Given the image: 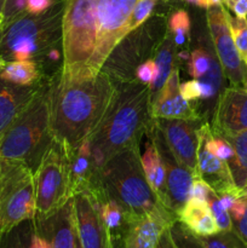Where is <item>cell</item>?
Returning <instances> with one entry per match:
<instances>
[{
  "mask_svg": "<svg viewBox=\"0 0 247 248\" xmlns=\"http://www.w3.org/2000/svg\"><path fill=\"white\" fill-rule=\"evenodd\" d=\"M116 86L102 69L77 81L58 80L51 87L50 130L53 140L73 154L92 137L114 101Z\"/></svg>",
  "mask_w": 247,
  "mask_h": 248,
  "instance_id": "6da1fadb",
  "label": "cell"
},
{
  "mask_svg": "<svg viewBox=\"0 0 247 248\" xmlns=\"http://www.w3.org/2000/svg\"><path fill=\"white\" fill-rule=\"evenodd\" d=\"M150 89L142 82H133L116 89L106 118L90 138L97 171L114 155L137 144L138 138L150 124Z\"/></svg>",
  "mask_w": 247,
  "mask_h": 248,
  "instance_id": "7a4b0ae2",
  "label": "cell"
},
{
  "mask_svg": "<svg viewBox=\"0 0 247 248\" xmlns=\"http://www.w3.org/2000/svg\"><path fill=\"white\" fill-rule=\"evenodd\" d=\"M97 174L103 193L119 203L127 222L164 205L147 182L137 144L114 155Z\"/></svg>",
  "mask_w": 247,
  "mask_h": 248,
  "instance_id": "3957f363",
  "label": "cell"
},
{
  "mask_svg": "<svg viewBox=\"0 0 247 248\" xmlns=\"http://www.w3.org/2000/svg\"><path fill=\"white\" fill-rule=\"evenodd\" d=\"M51 89H38L27 108L0 140V160L22 162L35 171L53 138L50 130Z\"/></svg>",
  "mask_w": 247,
  "mask_h": 248,
  "instance_id": "277c9868",
  "label": "cell"
},
{
  "mask_svg": "<svg viewBox=\"0 0 247 248\" xmlns=\"http://www.w3.org/2000/svg\"><path fill=\"white\" fill-rule=\"evenodd\" d=\"M63 11L31 15L23 12L0 31V68L14 61H35L47 55L62 38ZM36 62V61H35Z\"/></svg>",
  "mask_w": 247,
  "mask_h": 248,
  "instance_id": "5b68a950",
  "label": "cell"
},
{
  "mask_svg": "<svg viewBox=\"0 0 247 248\" xmlns=\"http://www.w3.org/2000/svg\"><path fill=\"white\" fill-rule=\"evenodd\" d=\"M98 0H67L62 16L63 68L61 80L77 81L86 77L94 51Z\"/></svg>",
  "mask_w": 247,
  "mask_h": 248,
  "instance_id": "8992f818",
  "label": "cell"
},
{
  "mask_svg": "<svg viewBox=\"0 0 247 248\" xmlns=\"http://www.w3.org/2000/svg\"><path fill=\"white\" fill-rule=\"evenodd\" d=\"M35 216L34 172L22 162L0 160V235Z\"/></svg>",
  "mask_w": 247,
  "mask_h": 248,
  "instance_id": "52a82bcc",
  "label": "cell"
},
{
  "mask_svg": "<svg viewBox=\"0 0 247 248\" xmlns=\"http://www.w3.org/2000/svg\"><path fill=\"white\" fill-rule=\"evenodd\" d=\"M34 183L39 220L50 217L73 199L69 156L55 140L34 171Z\"/></svg>",
  "mask_w": 247,
  "mask_h": 248,
  "instance_id": "ba28073f",
  "label": "cell"
},
{
  "mask_svg": "<svg viewBox=\"0 0 247 248\" xmlns=\"http://www.w3.org/2000/svg\"><path fill=\"white\" fill-rule=\"evenodd\" d=\"M138 0H98L97 31L93 55L87 65L86 77H96L116 46L128 35L131 14Z\"/></svg>",
  "mask_w": 247,
  "mask_h": 248,
  "instance_id": "9c48e42d",
  "label": "cell"
},
{
  "mask_svg": "<svg viewBox=\"0 0 247 248\" xmlns=\"http://www.w3.org/2000/svg\"><path fill=\"white\" fill-rule=\"evenodd\" d=\"M228 11L222 5L207 9V26L223 74L232 86H245L246 64L241 60L230 33Z\"/></svg>",
  "mask_w": 247,
  "mask_h": 248,
  "instance_id": "30bf717a",
  "label": "cell"
},
{
  "mask_svg": "<svg viewBox=\"0 0 247 248\" xmlns=\"http://www.w3.org/2000/svg\"><path fill=\"white\" fill-rule=\"evenodd\" d=\"M99 203L92 190L74 196L77 239L81 248H114L110 229L102 219Z\"/></svg>",
  "mask_w": 247,
  "mask_h": 248,
  "instance_id": "8fae6325",
  "label": "cell"
},
{
  "mask_svg": "<svg viewBox=\"0 0 247 248\" xmlns=\"http://www.w3.org/2000/svg\"><path fill=\"white\" fill-rule=\"evenodd\" d=\"M154 130H152L153 137L156 142L161 159L166 169V200L165 207L177 213L183 208V206L190 199V190L193 186L194 173L182 164H179L167 147L166 142L162 138L161 133L153 124Z\"/></svg>",
  "mask_w": 247,
  "mask_h": 248,
  "instance_id": "7c38bea8",
  "label": "cell"
},
{
  "mask_svg": "<svg viewBox=\"0 0 247 248\" xmlns=\"http://www.w3.org/2000/svg\"><path fill=\"white\" fill-rule=\"evenodd\" d=\"M153 124L160 131L177 161L195 174L199 140L198 128L194 127V121L181 119H154Z\"/></svg>",
  "mask_w": 247,
  "mask_h": 248,
  "instance_id": "4fadbf2b",
  "label": "cell"
},
{
  "mask_svg": "<svg viewBox=\"0 0 247 248\" xmlns=\"http://www.w3.org/2000/svg\"><path fill=\"white\" fill-rule=\"evenodd\" d=\"M247 130V87L230 86L222 91L213 118V132L229 137Z\"/></svg>",
  "mask_w": 247,
  "mask_h": 248,
  "instance_id": "5bb4252c",
  "label": "cell"
},
{
  "mask_svg": "<svg viewBox=\"0 0 247 248\" xmlns=\"http://www.w3.org/2000/svg\"><path fill=\"white\" fill-rule=\"evenodd\" d=\"M177 220L173 212L161 205L152 212L128 220L125 248H156L162 232Z\"/></svg>",
  "mask_w": 247,
  "mask_h": 248,
  "instance_id": "9a60e30c",
  "label": "cell"
},
{
  "mask_svg": "<svg viewBox=\"0 0 247 248\" xmlns=\"http://www.w3.org/2000/svg\"><path fill=\"white\" fill-rule=\"evenodd\" d=\"M179 85V72L174 68L162 89L152 99L150 115L153 119H181L188 121L200 119L195 108L182 97Z\"/></svg>",
  "mask_w": 247,
  "mask_h": 248,
  "instance_id": "2e32d148",
  "label": "cell"
},
{
  "mask_svg": "<svg viewBox=\"0 0 247 248\" xmlns=\"http://www.w3.org/2000/svg\"><path fill=\"white\" fill-rule=\"evenodd\" d=\"M198 164H196V173L200 176L211 188L219 194L230 193L240 195V189L235 186L230 172L229 165L227 161L218 159L206 147L205 140L198 128Z\"/></svg>",
  "mask_w": 247,
  "mask_h": 248,
  "instance_id": "e0dca14e",
  "label": "cell"
},
{
  "mask_svg": "<svg viewBox=\"0 0 247 248\" xmlns=\"http://www.w3.org/2000/svg\"><path fill=\"white\" fill-rule=\"evenodd\" d=\"M51 248H77V232L75 219L74 198L56 211L50 217L41 219Z\"/></svg>",
  "mask_w": 247,
  "mask_h": 248,
  "instance_id": "ac0fdd59",
  "label": "cell"
},
{
  "mask_svg": "<svg viewBox=\"0 0 247 248\" xmlns=\"http://www.w3.org/2000/svg\"><path fill=\"white\" fill-rule=\"evenodd\" d=\"M35 86H18L0 79V140L36 93Z\"/></svg>",
  "mask_w": 247,
  "mask_h": 248,
  "instance_id": "d6986e66",
  "label": "cell"
},
{
  "mask_svg": "<svg viewBox=\"0 0 247 248\" xmlns=\"http://www.w3.org/2000/svg\"><path fill=\"white\" fill-rule=\"evenodd\" d=\"M70 160V184L74 198L77 194L91 190V181L98 171L94 166L90 140H86L73 154L68 155Z\"/></svg>",
  "mask_w": 247,
  "mask_h": 248,
  "instance_id": "ffe728a7",
  "label": "cell"
},
{
  "mask_svg": "<svg viewBox=\"0 0 247 248\" xmlns=\"http://www.w3.org/2000/svg\"><path fill=\"white\" fill-rule=\"evenodd\" d=\"M177 220L200 237L211 236L220 232L207 202L196 199H189L177 213Z\"/></svg>",
  "mask_w": 247,
  "mask_h": 248,
  "instance_id": "44dd1931",
  "label": "cell"
},
{
  "mask_svg": "<svg viewBox=\"0 0 247 248\" xmlns=\"http://www.w3.org/2000/svg\"><path fill=\"white\" fill-rule=\"evenodd\" d=\"M140 164L147 182L157 198L165 205L166 200V169L161 159L156 142L153 135H149L144 143V152L140 155Z\"/></svg>",
  "mask_w": 247,
  "mask_h": 248,
  "instance_id": "7402d4cb",
  "label": "cell"
},
{
  "mask_svg": "<svg viewBox=\"0 0 247 248\" xmlns=\"http://www.w3.org/2000/svg\"><path fill=\"white\" fill-rule=\"evenodd\" d=\"M40 78L35 61H14L0 68V79L18 86H34Z\"/></svg>",
  "mask_w": 247,
  "mask_h": 248,
  "instance_id": "603a6c76",
  "label": "cell"
},
{
  "mask_svg": "<svg viewBox=\"0 0 247 248\" xmlns=\"http://www.w3.org/2000/svg\"><path fill=\"white\" fill-rule=\"evenodd\" d=\"M225 138L234 149V155L228 165L235 186L241 190L247 182V130Z\"/></svg>",
  "mask_w": 247,
  "mask_h": 248,
  "instance_id": "cb8c5ba5",
  "label": "cell"
},
{
  "mask_svg": "<svg viewBox=\"0 0 247 248\" xmlns=\"http://www.w3.org/2000/svg\"><path fill=\"white\" fill-rule=\"evenodd\" d=\"M174 56H176V44H174L173 39L169 33L165 35V39L162 40L161 45L159 46L156 56H155V64L157 67V75L155 79L154 84H153L152 89H150V93H152V99L156 96L157 92L162 89V86L166 82L167 78L170 77L173 68Z\"/></svg>",
  "mask_w": 247,
  "mask_h": 248,
  "instance_id": "d4e9b609",
  "label": "cell"
},
{
  "mask_svg": "<svg viewBox=\"0 0 247 248\" xmlns=\"http://www.w3.org/2000/svg\"><path fill=\"white\" fill-rule=\"evenodd\" d=\"M190 17L185 10H177L171 15L169 19V31L172 36L176 46H182L185 44L190 33Z\"/></svg>",
  "mask_w": 247,
  "mask_h": 248,
  "instance_id": "484cf974",
  "label": "cell"
},
{
  "mask_svg": "<svg viewBox=\"0 0 247 248\" xmlns=\"http://www.w3.org/2000/svg\"><path fill=\"white\" fill-rule=\"evenodd\" d=\"M170 232L178 248H206L200 237L194 234L179 220H174L170 227Z\"/></svg>",
  "mask_w": 247,
  "mask_h": 248,
  "instance_id": "4316f807",
  "label": "cell"
},
{
  "mask_svg": "<svg viewBox=\"0 0 247 248\" xmlns=\"http://www.w3.org/2000/svg\"><path fill=\"white\" fill-rule=\"evenodd\" d=\"M228 22H229L230 33H232V40L236 46L241 60L246 63L247 61V19L237 18L232 16L228 12Z\"/></svg>",
  "mask_w": 247,
  "mask_h": 248,
  "instance_id": "83f0119b",
  "label": "cell"
},
{
  "mask_svg": "<svg viewBox=\"0 0 247 248\" xmlns=\"http://www.w3.org/2000/svg\"><path fill=\"white\" fill-rule=\"evenodd\" d=\"M200 237V236H199ZM206 248H247L234 232H219L211 236L200 237Z\"/></svg>",
  "mask_w": 247,
  "mask_h": 248,
  "instance_id": "f1b7e54d",
  "label": "cell"
},
{
  "mask_svg": "<svg viewBox=\"0 0 247 248\" xmlns=\"http://www.w3.org/2000/svg\"><path fill=\"white\" fill-rule=\"evenodd\" d=\"M207 205L210 207L211 213L215 217L216 222H217L218 228H219L220 232H232V220L230 217L229 212L225 210L222 206L219 200V196L216 193L215 190H212L210 193L207 198Z\"/></svg>",
  "mask_w": 247,
  "mask_h": 248,
  "instance_id": "f546056e",
  "label": "cell"
},
{
  "mask_svg": "<svg viewBox=\"0 0 247 248\" xmlns=\"http://www.w3.org/2000/svg\"><path fill=\"white\" fill-rule=\"evenodd\" d=\"M213 57L203 48H195L189 57V74L195 79L202 78L212 64Z\"/></svg>",
  "mask_w": 247,
  "mask_h": 248,
  "instance_id": "4dcf8cb0",
  "label": "cell"
},
{
  "mask_svg": "<svg viewBox=\"0 0 247 248\" xmlns=\"http://www.w3.org/2000/svg\"><path fill=\"white\" fill-rule=\"evenodd\" d=\"M157 0H138L131 14L130 22H128L127 33H132L133 31L142 26L150 17Z\"/></svg>",
  "mask_w": 247,
  "mask_h": 248,
  "instance_id": "1f68e13d",
  "label": "cell"
},
{
  "mask_svg": "<svg viewBox=\"0 0 247 248\" xmlns=\"http://www.w3.org/2000/svg\"><path fill=\"white\" fill-rule=\"evenodd\" d=\"M99 211H101L102 219L110 230L120 227L123 219H125V213L123 208L111 199H107V201L99 203Z\"/></svg>",
  "mask_w": 247,
  "mask_h": 248,
  "instance_id": "d6a6232c",
  "label": "cell"
},
{
  "mask_svg": "<svg viewBox=\"0 0 247 248\" xmlns=\"http://www.w3.org/2000/svg\"><path fill=\"white\" fill-rule=\"evenodd\" d=\"M136 78L139 82L143 85L149 86L152 89L153 84H154L155 79L157 75V67L155 64L154 60H147L143 63H140L137 68H136Z\"/></svg>",
  "mask_w": 247,
  "mask_h": 248,
  "instance_id": "836d02e7",
  "label": "cell"
},
{
  "mask_svg": "<svg viewBox=\"0 0 247 248\" xmlns=\"http://www.w3.org/2000/svg\"><path fill=\"white\" fill-rule=\"evenodd\" d=\"M26 4L27 0H5L1 10L2 16H4V24L9 23L17 16L26 12Z\"/></svg>",
  "mask_w": 247,
  "mask_h": 248,
  "instance_id": "e575fe53",
  "label": "cell"
},
{
  "mask_svg": "<svg viewBox=\"0 0 247 248\" xmlns=\"http://www.w3.org/2000/svg\"><path fill=\"white\" fill-rule=\"evenodd\" d=\"M212 190L213 189L211 188L210 184L206 183V182L203 181L200 176H198V174H194L193 186H191V190H190V198L191 199H196V200L205 201V202H207V198Z\"/></svg>",
  "mask_w": 247,
  "mask_h": 248,
  "instance_id": "d590c367",
  "label": "cell"
},
{
  "mask_svg": "<svg viewBox=\"0 0 247 248\" xmlns=\"http://www.w3.org/2000/svg\"><path fill=\"white\" fill-rule=\"evenodd\" d=\"M14 230L12 229L7 234H2L6 239L0 240V248H28L31 239L27 241V236H22L21 232H15Z\"/></svg>",
  "mask_w": 247,
  "mask_h": 248,
  "instance_id": "8d00e7d4",
  "label": "cell"
},
{
  "mask_svg": "<svg viewBox=\"0 0 247 248\" xmlns=\"http://www.w3.org/2000/svg\"><path fill=\"white\" fill-rule=\"evenodd\" d=\"M179 90H181L182 97L185 101L190 102L201 98V87L198 79L183 82L182 85H179Z\"/></svg>",
  "mask_w": 247,
  "mask_h": 248,
  "instance_id": "74e56055",
  "label": "cell"
},
{
  "mask_svg": "<svg viewBox=\"0 0 247 248\" xmlns=\"http://www.w3.org/2000/svg\"><path fill=\"white\" fill-rule=\"evenodd\" d=\"M246 196V207L244 213L232 222V232L239 236V239L247 246V195Z\"/></svg>",
  "mask_w": 247,
  "mask_h": 248,
  "instance_id": "f35d334b",
  "label": "cell"
},
{
  "mask_svg": "<svg viewBox=\"0 0 247 248\" xmlns=\"http://www.w3.org/2000/svg\"><path fill=\"white\" fill-rule=\"evenodd\" d=\"M53 4V0H27L26 12L31 15H43Z\"/></svg>",
  "mask_w": 247,
  "mask_h": 248,
  "instance_id": "ab89813d",
  "label": "cell"
},
{
  "mask_svg": "<svg viewBox=\"0 0 247 248\" xmlns=\"http://www.w3.org/2000/svg\"><path fill=\"white\" fill-rule=\"evenodd\" d=\"M223 4L237 18H247V0H223Z\"/></svg>",
  "mask_w": 247,
  "mask_h": 248,
  "instance_id": "60d3db41",
  "label": "cell"
},
{
  "mask_svg": "<svg viewBox=\"0 0 247 248\" xmlns=\"http://www.w3.org/2000/svg\"><path fill=\"white\" fill-rule=\"evenodd\" d=\"M28 248H51V245L45 237L41 236L38 232H34L31 237Z\"/></svg>",
  "mask_w": 247,
  "mask_h": 248,
  "instance_id": "b9f144b4",
  "label": "cell"
},
{
  "mask_svg": "<svg viewBox=\"0 0 247 248\" xmlns=\"http://www.w3.org/2000/svg\"><path fill=\"white\" fill-rule=\"evenodd\" d=\"M156 248H178L174 244L173 239L171 236V232H170V228H167L162 235L160 236L159 242H157Z\"/></svg>",
  "mask_w": 247,
  "mask_h": 248,
  "instance_id": "7bdbcfd3",
  "label": "cell"
},
{
  "mask_svg": "<svg viewBox=\"0 0 247 248\" xmlns=\"http://www.w3.org/2000/svg\"><path fill=\"white\" fill-rule=\"evenodd\" d=\"M46 57H47L48 60H51V61H58V60H60V52L56 50V47H53V48H51L50 51H48L47 55H46Z\"/></svg>",
  "mask_w": 247,
  "mask_h": 248,
  "instance_id": "ee69618b",
  "label": "cell"
},
{
  "mask_svg": "<svg viewBox=\"0 0 247 248\" xmlns=\"http://www.w3.org/2000/svg\"><path fill=\"white\" fill-rule=\"evenodd\" d=\"M207 4H208V9L212 6H218V5H222L223 4V0H207Z\"/></svg>",
  "mask_w": 247,
  "mask_h": 248,
  "instance_id": "f6af8a7d",
  "label": "cell"
},
{
  "mask_svg": "<svg viewBox=\"0 0 247 248\" xmlns=\"http://www.w3.org/2000/svg\"><path fill=\"white\" fill-rule=\"evenodd\" d=\"M240 195H247V182H246V184L244 186V188L240 190Z\"/></svg>",
  "mask_w": 247,
  "mask_h": 248,
  "instance_id": "bcb514c9",
  "label": "cell"
},
{
  "mask_svg": "<svg viewBox=\"0 0 247 248\" xmlns=\"http://www.w3.org/2000/svg\"><path fill=\"white\" fill-rule=\"evenodd\" d=\"M179 57L184 58V60H189L190 55H188V53H186V52H181V53H179Z\"/></svg>",
  "mask_w": 247,
  "mask_h": 248,
  "instance_id": "7dc6e473",
  "label": "cell"
},
{
  "mask_svg": "<svg viewBox=\"0 0 247 248\" xmlns=\"http://www.w3.org/2000/svg\"><path fill=\"white\" fill-rule=\"evenodd\" d=\"M2 24H4V16H2V12L0 11V31L2 29Z\"/></svg>",
  "mask_w": 247,
  "mask_h": 248,
  "instance_id": "c3c4849f",
  "label": "cell"
},
{
  "mask_svg": "<svg viewBox=\"0 0 247 248\" xmlns=\"http://www.w3.org/2000/svg\"><path fill=\"white\" fill-rule=\"evenodd\" d=\"M186 2H189V4H194V5H196V6H198V4H199V1H200V0H185Z\"/></svg>",
  "mask_w": 247,
  "mask_h": 248,
  "instance_id": "681fc988",
  "label": "cell"
},
{
  "mask_svg": "<svg viewBox=\"0 0 247 248\" xmlns=\"http://www.w3.org/2000/svg\"><path fill=\"white\" fill-rule=\"evenodd\" d=\"M4 2H5V0H0V11H1V10H2V6H4Z\"/></svg>",
  "mask_w": 247,
  "mask_h": 248,
  "instance_id": "f907efd6",
  "label": "cell"
},
{
  "mask_svg": "<svg viewBox=\"0 0 247 248\" xmlns=\"http://www.w3.org/2000/svg\"><path fill=\"white\" fill-rule=\"evenodd\" d=\"M245 64H246V84H245V87H247V61Z\"/></svg>",
  "mask_w": 247,
  "mask_h": 248,
  "instance_id": "816d5d0a",
  "label": "cell"
},
{
  "mask_svg": "<svg viewBox=\"0 0 247 248\" xmlns=\"http://www.w3.org/2000/svg\"><path fill=\"white\" fill-rule=\"evenodd\" d=\"M77 248H81V246H80V244H79V239H77Z\"/></svg>",
  "mask_w": 247,
  "mask_h": 248,
  "instance_id": "f5cc1de1",
  "label": "cell"
},
{
  "mask_svg": "<svg viewBox=\"0 0 247 248\" xmlns=\"http://www.w3.org/2000/svg\"><path fill=\"white\" fill-rule=\"evenodd\" d=\"M246 19H247V18H246Z\"/></svg>",
  "mask_w": 247,
  "mask_h": 248,
  "instance_id": "db71d44e",
  "label": "cell"
}]
</instances>
